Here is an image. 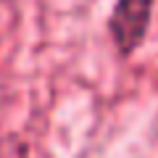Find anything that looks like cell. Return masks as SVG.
<instances>
[{
    "mask_svg": "<svg viewBox=\"0 0 158 158\" xmlns=\"http://www.w3.org/2000/svg\"><path fill=\"white\" fill-rule=\"evenodd\" d=\"M156 0H116L106 19V32L118 58H132L142 48L153 21Z\"/></svg>",
    "mask_w": 158,
    "mask_h": 158,
    "instance_id": "cell-1",
    "label": "cell"
}]
</instances>
